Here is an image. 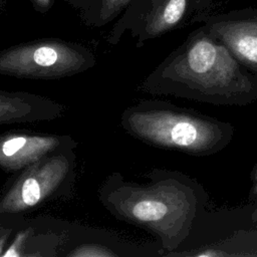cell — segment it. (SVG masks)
I'll return each mask as SVG.
<instances>
[{"label":"cell","mask_w":257,"mask_h":257,"mask_svg":"<svg viewBox=\"0 0 257 257\" xmlns=\"http://www.w3.org/2000/svg\"><path fill=\"white\" fill-rule=\"evenodd\" d=\"M65 106L47 96L0 89V125L50 121L61 117Z\"/></svg>","instance_id":"9"},{"label":"cell","mask_w":257,"mask_h":257,"mask_svg":"<svg viewBox=\"0 0 257 257\" xmlns=\"http://www.w3.org/2000/svg\"><path fill=\"white\" fill-rule=\"evenodd\" d=\"M138 88L151 95L213 105L244 106L257 99V77L203 25L161 61Z\"/></svg>","instance_id":"1"},{"label":"cell","mask_w":257,"mask_h":257,"mask_svg":"<svg viewBox=\"0 0 257 257\" xmlns=\"http://www.w3.org/2000/svg\"><path fill=\"white\" fill-rule=\"evenodd\" d=\"M147 178L148 182L138 183L112 173L102 182L98 199L115 219L155 234L171 253L189 236L203 204L201 193L176 171L154 169Z\"/></svg>","instance_id":"2"},{"label":"cell","mask_w":257,"mask_h":257,"mask_svg":"<svg viewBox=\"0 0 257 257\" xmlns=\"http://www.w3.org/2000/svg\"><path fill=\"white\" fill-rule=\"evenodd\" d=\"M33 9L41 14L47 13L54 5L55 0H29Z\"/></svg>","instance_id":"12"},{"label":"cell","mask_w":257,"mask_h":257,"mask_svg":"<svg viewBox=\"0 0 257 257\" xmlns=\"http://www.w3.org/2000/svg\"><path fill=\"white\" fill-rule=\"evenodd\" d=\"M192 20V0H152L148 10L130 32L138 48L146 42L179 29Z\"/></svg>","instance_id":"8"},{"label":"cell","mask_w":257,"mask_h":257,"mask_svg":"<svg viewBox=\"0 0 257 257\" xmlns=\"http://www.w3.org/2000/svg\"><path fill=\"white\" fill-rule=\"evenodd\" d=\"M6 10V0H0V15Z\"/></svg>","instance_id":"16"},{"label":"cell","mask_w":257,"mask_h":257,"mask_svg":"<svg viewBox=\"0 0 257 257\" xmlns=\"http://www.w3.org/2000/svg\"><path fill=\"white\" fill-rule=\"evenodd\" d=\"M132 0H93L79 12L81 21L89 27H102L115 20Z\"/></svg>","instance_id":"10"},{"label":"cell","mask_w":257,"mask_h":257,"mask_svg":"<svg viewBox=\"0 0 257 257\" xmlns=\"http://www.w3.org/2000/svg\"><path fill=\"white\" fill-rule=\"evenodd\" d=\"M212 6H213V0H192L191 23H193V20L195 17L212 12Z\"/></svg>","instance_id":"11"},{"label":"cell","mask_w":257,"mask_h":257,"mask_svg":"<svg viewBox=\"0 0 257 257\" xmlns=\"http://www.w3.org/2000/svg\"><path fill=\"white\" fill-rule=\"evenodd\" d=\"M85 45L60 38H41L0 50V74L32 80H55L82 73L95 65Z\"/></svg>","instance_id":"5"},{"label":"cell","mask_w":257,"mask_h":257,"mask_svg":"<svg viewBox=\"0 0 257 257\" xmlns=\"http://www.w3.org/2000/svg\"><path fill=\"white\" fill-rule=\"evenodd\" d=\"M8 236H9V231L8 230H5L4 233H0V256L3 255V246H4V243L6 242V240L8 239Z\"/></svg>","instance_id":"15"},{"label":"cell","mask_w":257,"mask_h":257,"mask_svg":"<svg viewBox=\"0 0 257 257\" xmlns=\"http://www.w3.org/2000/svg\"><path fill=\"white\" fill-rule=\"evenodd\" d=\"M76 177L75 148L52 153L7 181L0 191V218L17 217L70 196Z\"/></svg>","instance_id":"4"},{"label":"cell","mask_w":257,"mask_h":257,"mask_svg":"<svg viewBox=\"0 0 257 257\" xmlns=\"http://www.w3.org/2000/svg\"><path fill=\"white\" fill-rule=\"evenodd\" d=\"M67 3L74 9L78 10L79 12L86 9L93 0H66Z\"/></svg>","instance_id":"14"},{"label":"cell","mask_w":257,"mask_h":257,"mask_svg":"<svg viewBox=\"0 0 257 257\" xmlns=\"http://www.w3.org/2000/svg\"><path fill=\"white\" fill-rule=\"evenodd\" d=\"M257 77V7L210 12L194 18Z\"/></svg>","instance_id":"6"},{"label":"cell","mask_w":257,"mask_h":257,"mask_svg":"<svg viewBox=\"0 0 257 257\" xmlns=\"http://www.w3.org/2000/svg\"><path fill=\"white\" fill-rule=\"evenodd\" d=\"M76 147L77 142L67 135L4 133L0 135V169L16 174L52 153Z\"/></svg>","instance_id":"7"},{"label":"cell","mask_w":257,"mask_h":257,"mask_svg":"<svg viewBox=\"0 0 257 257\" xmlns=\"http://www.w3.org/2000/svg\"><path fill=\"white\" fill-rule=\"evenodd\" d=\"M252 179H253V195L255 196V199H256V202H257V163L254 167V170H253V175H252ZM251 220L253 222H256L257 223V205L255 207V210L254 212L252 213L251 215Z\"/></svg>","instance_id":"13"},{"label":"cell","mask_w":257,"mask_h":257,"mask_svg":"<svg viewBox=\"0 0 257 257\" xmlns=\"http://www.w3.org/2000/svg\"><path fill=\"white\" fill-rule=\"evenodd\" d=\"M120 124L131 137L152 147L205 157L224 150L234 126L198 110L161 99H145L127 106Z\"/></svg>","instance_id":"3"}]
</instances>
